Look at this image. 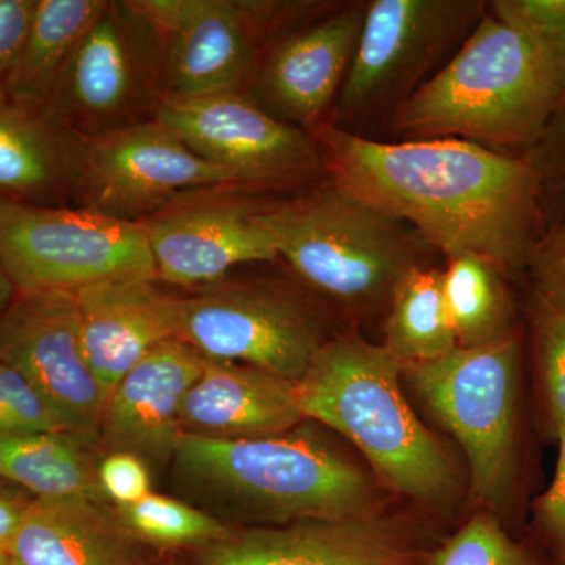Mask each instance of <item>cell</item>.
I'll list each match as a JSON object with an SVG mask.
<instances>
[{"instance_id":"6da1fadb","label":"cell","mask_w":565,"mask_h":565,"mask_svg":"<svg viewBox=\"0 0 565 565\" xmlns=\"http://www.w3.org/2000/svg\"><path fill=\"white\" fill-rule=\"evenodd\" d=\"M313 137L327 177L404 222L445 259L478 255L527 275L541 237L525 159L455 139L375 140L323 122Z\"/></svg>"},{"instance_id":"7a4b0ae2","label":"cell","mask_w":565,"mask_h":565,"mask_svg":"<svg viewBox=\"0 0 565 565\" xmlns=\"http://www.w3.org/2000/svg\"><path fill=\"white\" fill-rule=\"evenodd\" d=\"M170 465L173 484L221 520L280 526L377 508L373 476L308 427L243 440L182 435Z\"/></svg>"},{"instance_id":"3957f363","label":"cell","mask_w":565,"mask_h":565,"mask_svg":"<svg viewBox=\"0 0 565 565\" xmlns=\"http://www.w3.org/2000/svg\"><path fill=\"white\" fill-rule=\"evenodd\" d=\"M401 373L384 344L337 334L297 382V397L305 418L349 438L394 492L427 508H449L459 494V473L405 399Z\"/></svg>"},{"instance_id":"277c9868","label":"cell","mask_w":565,"mask_h":565,"mask_svg":"<svg viewBox=\"0 0 565 565\" xmlns=\"http://www.w3.org/2000/svg\"><path fill=\"white\" fill-rule=\"evenodd\" d=\"M259 214L277 259L349 315L388 310L399 282L438 255L414 228L329 177L286 196H264Z\"/></svg>"},{"instance_id":"5b68a950","label":"cell","mask_w":565,"mask_h":565,"mask_svg":"<svg viewBox=\"0 0 565 565\" xmlns=\"http://www.w3.org/2000/svg\"><path fill=\"white\" fill-rule=\"evenodd\" d=\"M559 99L526 41L487 9L444 68L385 125L396 140H465L523 158Z\"/></svg>"},{"instance_id":"8992f818","label":"cell","mask_w":565,"mask_h":565,"mask_svg":"<svg viewBox=\"0 0 565 565\" xmlns=\"http://www.w3.org/2000/svg\"><path fill=\"white\" fill-rule=\"evenodd\" d=\"M522 327L492 343L405 364L408 384L467 455L471 490L487 512L509 514L522 478Z\"/></svg>"},{"instance_id":"52a82bcc","label":"cell","mask_w":565,"mask_h":565,"mask_svg":"<svg viewBox=\"0 0 565 565\" xmlns=\"http://www.w3.org/2000/svg\"><path fill=\"white\" fill-rule=\"evenodd\" d=\"M489 9L482 0H371L329 122L353 134L386 122L438 73Z\"/></svg>"},{"instance_id":"ba28073f","label":"cell","mask_w":565,"mask_h":565,"mask_svg":"<svg viewBox=\"0 0 565 565\" xmlns=\"http://www.w3.org/2000/svg\"><path fill=\"white\" fill-rule=\"evenodd\" d=\"M166 103V39L137 0H106L44 114L81 141L154 120Z\"/></svg>"},{"instance_id":"9c48e42d","label":"cell","mask_w":565,"mask_h":565,"mask_svg":"<svg viewBox=\"0 0 565 565\" xmlns=\"http://www.w3.org/2000/svg\"><path fill=\"white\" fill-rule=\"evenodd\" d=\"M166 39V102L245 93L264 51L338 2L137 0Z\"/></svg>"},{"instance_id":"30bf717a","label":"cell","mask_w":565,"mask_h":565,"mask_svg":"<svg viewBox=\"0 0 565 565\" xmlns=\"http://www.w3.org/2000/svg\"><path fill=\"white\" fill-rule=\"evenodd\" d=\"M180 338L204 359L302 381L330 340L311 297L280 281L215 282L181 297Z\"/></svg>"},{"instance_id":"8fae6325","label":"cell","mask_w":565,"mask_h":565,"mask_svg":"<svg viewBox=\"0 0 565 565\" xmlns=\"http://www.w3.org/2000/svg\"><path fill=\"white\" fill-rule=\"evenodd\" d=\"M0 266L18 294L74 292L125 275L156 277L141 223L9 199H0Z\"/></svg>"},{"instance_id":"7c38bea8","label":"cell","mask_w":565,"mask_h":565,"mask_svg":"<svg viewBox=\"0 0 565 565\" xmlns=\"http://www.w3.org/2000/svg\"><path fill=\"white\" fill-rule=\"evenodd\" d=\"M154 120L252 195L291 193L327 177L313 134L278 120L245 93L166 102Z\"/></svg>"},{"instance_id":"4fadbf2b","label":"cell","mask_w":565,"mask_h":565,"mask_svg":"<svg viewBox=\"0 0 565 565\" xmlns=\"http://www.w3.org/2000/svg\"><path fill=\"white\" fill-rule=\"evenodd\" d=\"M225 189L241 191L158 120L82 141L77 206L117 221L140 223L192 196Z\"/></svg>"},{"instance_id":"5bb4252c","label":"cell","mask_w":565,"mask_h":565,"mask_svg":"<svg viewBox=\"0 0 565 565\" xmlns=\"http://www.w3.org/2000/svg\"><path fill=\"white\" fill-rule=\"evenodd\" d=\"M0 363L24 375L90 445L109 393L93 373L74 292H24L0 316Z\"/></svg>"},{"instance_id":"9a60e30c","label":"cell","mask_w":565,"mask_h":565,"mask_svg":"<svg viewBox=\"0 0 565 565\" xmlns=\"http://www.w3.org/2000/svg\"><path fill=\"white\" fill-rule=\"evenodd\" d=\"M234 189L202 193L140 222L156 278L202 289L243 264L277 262L262 200Z\"/></svg>"},{"instance_id":"2e32d148","label":"cell","mask_w":565,"mask_h":565,"mask_svg":"<svg viewBox=\"0 0 565 565\" xmlns=\"http://www.w3.org/2000/svg\"><path fill=\"white\" fill-rule=\"evenodd\" d=\"M367 2H338L264 51L245 95L305 132L329 121L351 68Z\"/></svg>"},{"instance_id":"e0dca14e","label":"cell","mask_w":565,"mask_h":565,"mask_svg":"<svg viewBox=\"0 0 565 565\" xmlns=\"http://www.w3.org/2000/svg\"><path fill=\"white\" fill-rule=\"evenodd\" d=\"M200 565H418L414 542L374 514L233 531L203 546Z\"/></svg>"},{"instance_id":"ac0fdd59","label":"cell","mask_w":565,"mask_h":565,"mask_svg":"<svg viewBox=\"0 0 565 565\" xmlns=\"http://www.w3.org/2000/svg\"><path fill=\"white\" fill-rule=\"evenodd\" d=\"M204 356L181 338L148 352L111 388L99 427L110 452H131L147 463H170L182 438L181 408L202 373Z\"/></svg>"},{"instance_id":"d6986e66","label":"cell","mask_w":565,"mask_h":565,"mask_svg":"<svg viewBox=\"0 0 565 565\" xmlns=\"http://www.w3.org/2000/svg\"><path fill=\"white\" fill-rule=\"evenodd\" d=\"M159 282L125 275L74 291L85 355L107 393L156 345L180 338L181 297Z\"/></svg>"},{"instance_id":"ffe728a7","label":"cell","mask_w":565,"mask_h":565,"mask_svg":"<svg viewBox=\"0 0 565 565\" xmlns=\"http://www.w3.org/2000/svg\"><path fill=\"white\" fill-rule=\"evenodd\" d=\"M305 419L292 382L247 364L204 359L180 423L184 435L243 440L288 433Z\"/></svg>"},{"instance_id":"44dd1931","label":"cell","mask_w":565,"mask_h":565,"mask_svg":"<svg viewBox=\"0 0 565 565\" xmlns=\"http://www.w3.org/2000/svg\"><path fill=\"white\" fill-rule=\"evenodd\" d=\"M9 553L22 565H136L117 512L84 497L33 498Z\"/></svg>"},{"instance_id":"7402d4cb","label":"cell","mask_w":565,"mask_h":565,"mask_svg":"<svg viewBox=\"0 0 565 565\" xmlns=\"http://www.w3.org/2000/svg\"><path fill=\"white\" fill-rule=\"evenodd\" d=\"M82 141L43 111L0 98V199L76 202Z\"/></svg>"},{"instance_id":"603a6c76","label":"cell","mask_w":565,"mask_h":565,"mask_svg":"<svg viewBox=\"0 0 565 565\" xmlns=\"http://www.w3.org/2000/svg\"><path fill=\"white\" fill-rule=\"evenodd\" d=\"M104 6L106 0H36L6 98L44 114L77 44Z\"/></svg>"},{"instance_id":"cb8c5ba5","label":"cell","mask_w":565,"mask_h":565,"mask_svg":"<svg viewBox=\"0 0 565 565\" xmlns=\"http://www.w3.org/2000/svg\"><path fill=\"white\" fill-rule=\"evenodd\" d=\"M90 446L74 434L0 433V479L36 500L84 497L106 503Z\"/></svg>"},{"instance_id":"d4e9b609","label":"cell","mask_w":565,"mask_h":565,"mask_svg":"<svg viewBox=\"0 0 565 565\" xmlns=\"http://www.w3.org/2000/svg\"><path fill=\"white\" fill-rule=\"evenodd\" d=\"M441 274L446 310L460 348L492 343L519 329L509 277L500 267L467 253L446 259Z\"/></svg>"},{"instance_id":"484cf974","label":"cell","mask_w":565,"mask_h":565,"mask_svg":"<svg viewBox=\"0 0 565 565\" xmlns=\"http://www.w3.org/2000/svg\"><path fill=\"white\" fill-rule=\"evenodd\" d=\"M384 348L401 366L430 362L459 348L440 267H419L399 282L386 310Z\"/></svg>"},{"instance_id":"4316f807","label":"cell","mask_w":565,"mask_h":565,"mask_svg":"<svg viewBox=\"0 0 565 565\" xmlns=\"http://www.w3.org/2000/svg\"><path fill=\"white\" fill-rule=\"evenodd\" d=\"M134 541L158 546H206L232 533V527L196 505L150 493L137 503L115 508Z\"/></svg>"},{"instance_id":"83f0119b","label":"cell","mask_w":565,"mask_h":565,"mask_svg":"<svg viewBox=\"0 0 565 565\" xmlns=\"http://www.w3.org/2000/svg\"><path fill=\"white\" fill-rule=\"evenodd\" d=\"M526 315L535 371L555 433L565 424V302L533 288Z\"/></svg>"},{"instance_id":"f1b7e54d","label":"cell","mask_w":565,"mask_h":565,"mask_svg":"<svg viewBox=\"0 0 565 565\" xmlns=\"http://www.w3.org/2000/svg\"><path fill=\"white\" fill-rule=\"evenodd\" d=\"M489 9L534 52L559 98L565 96V0H493Z\"/></svg>"},{"instance_id":"f546056e","label":"cell","mask_w":565,"mask_h":565,"mask_svg":"<svg viewBox=\"0 0 565 565\" xmlns=\"http://www.w3.org/2000/svg\"><path fill=\"white\" fill-rule=\"evenodd\" d=\"M430 565H555L505 533L492 512L476 514L446 541Z\"/></svg>"},{"instance_id":"4dcf8cb0","label":"cell","mask_w":565,"mask_h":565,"mask_svg":"<svg viewBox=\"0 0 565 565\" xmlns=\"http://www.w3.org/2000/svg\"><path fill=\"white\" fill-rule=\"evenodd\" d=\"M537 185L541 236L565 226V96L523 156Z\"/></svg>"},{"instance_id":"1f68e13d","label":"cell","mask_w":565,"mask_h":565,"mask_svg":"<svg viewBox=\"0 0 565 565\" xmlns=\"http://www.w3.org/2000/svg\"><path fill=\"white\" fill-rule=\"evenodd\" d=\"M0 433L74 434L55 405L6 363H0Z\"/></svg>"},{"instance_id":"d6a6232c","label":"cell","mask_w":565,"mask_h":565,"mask_svg":"<svg viewBox=\"0 0 565 565\" xmlns=\"http://www.w3.org/2000/svg\"><path fill=\"white\" fill-rule=\"evenodd\" d=\"M559 457L552 484L534 503V527L548 550L550 561L565 565V424L556 427Z\"/></svg>"},{"instance_id":"836d02e7","label":"cell","mask_w":565,"mask_h":565,"mask_svg":"<svg viewBox=\"0 0 565 565\" xmlns=\"http://www.w3.org/2000/svg\"><path fill=\"white\" fill-rule=\"evenodd\" d=\"M98 482L115 508L137 503L151 493L148 463L131 452L114 451L98 463Z\"/></svg>"},{"instance_id":"e575fe53","label":"cell","mask_w":565,"mask_h":565,"mask_svg":"<svg viewBox=\"0 0 565 565\" xmlns=\"http://www.w3.org/2000/svg\"><path fill=\"white\" fill-rule=\"evenodd\" d=\"M527 275L535 291L565 302V226L539 237Z\"/></svg>"},{"instance_id":"d590c367","label":"cell","mask_w":565,"mask_h":565,"mask_svg":"<svg viewBox=\"0 0 565 565\" xmlns=\"http://www.w3.org/2000/svg\"><path fill=\"white\" fill-rule=\"evenodd\" d=\"M35 7L36 0H0V98H6V85L31 28Z\"/></svg>"},{"instance_id":"8d00e7d4","label":"cell","mask_w":565,"mask_h":565,"mask_svg":"<svg viewBox=\"0 0 565 565\" xmlns=\"http://www.w3.org/2000/svg\"><path fill=\"white\" fill-rule=\"evenodd\" d=\"M32 501L33 498L0 481V553L9 552Z\"/></svg>"},{"instance_id":"74e56055","label":"cell","mask_w":565,"mask_h":565,"mask_svg":"<svg viewBox=\"0 0 565 565\" xmlns=\"http://www.w3.org/2000/svg\"><path fill=\"white\" fill-rule=\"evenodd\" d=\"M17 296V288H14L3 267L0 266V316L6 313L7 308L10 307Z\"/></svg>"},{"instance_id":"f35d334b","label":"cell","mask_w":565,"mask_h":565,"mask_svg":"<svg viewBox=\"0 0 565 565\" xmlns=\"http://www.w3.org/2000/svg\"><path fill=\"white\" fill-rule=\"evenodd\" d=\"M0 565H22L20 561L14 559L9 552L0 553Z\"/></svg>"}]
</instances>
